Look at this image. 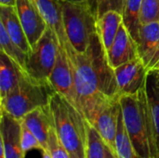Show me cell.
I'll list each match as a JSON object with an SVG mask.
<instances>
[{
	"label": "cell",
	"instance_id": "31",
	"mask_svg": "<svg viewBox=\"0 0 159 158\" xmlns=\"http://www.w3.org/2000/svg\"><path fill=\"white\" fill-rule=\"evenodd\" d=\"M43 153V155H42V158H52L51 157V155H50V153H49V151L48 150V151H44V152H42Z\"/></svg>",
	"mask_w": 159,
	"mask_h": 158
},
{
	"label": "cell",
	"instance_id": "23",
	"mask_svg": "<svg viewBox=\"0 0 159 158\" xmlns=\"http://www.w3.org/2000/svg\"><path fill=\"white\" fill-rule=\"evenodd\" d=\"M86 158H105L107 145L98 130L86 120Z\"/></svg>",
	"mask_w": 159,
	"mask_h": 158
},
{
	"label": "cell",
	"instance_id": "14",
	"mask_svg": "<svg viewBox=\"0 0 159 158\" xmlns=\"http://www.w3.org/2000/svg\"><path fill=\"white\" fill-rule=\"evenodd\" d=\"M106 55L108 62L113 69L139 58L138 44L124 23L121 24L115 41L106 52Z\"/></svg>",
	"mask_w": 159,
	"mask_h": 158
},
{
	"label": "cell",
	"instance_id": "21",
	"mask_svg": "<svg viewBox=\"0 0 159 158\" xmlns=\"http://www.w3.org/2000/svg\"><path fill=\"white\" fill-rule=\"evenodd\" d=\"M114 154L116 156V158H139L135 153L131 141L125 128L122 111L118 118Z\"/></svg>",
	"mask_w": 159,
	"mask_h": 158
},
{
	"label": "cell",
	"instance_id": "4",
	"mask_svg": "<svg viewBox=\"0 0 159 158\" xmlns=\"http://www.w3.org/2000/svg\"><path fill=\"white\" fill-rule=\"evenodd\" d=\"M64 30L73 49L84 53L97 34L96 7L90 4H75L61 0Z\"/></svg>",
	"mask_w": 159,
	"mask_h": 158
},
{
	"label": "cell",
	"instance_id": "25",
	"mask_svg": "<svg viewBox=\"0 0 159 158\" xmlns=\"http://www.w3.org/2000/svg\"><path fill=\"white\" fill-rule=\"evenodd\" d=\"M20 144L25 154L32 149H39L42 151V146L40 142L35 138V136L32 133V131L24 125L22 121H21V129H20Z\"/></svg>",
	"mask_w": 159,
	"mask_h": 158
},
{
	"label": "cell",
	"instance_id": "7",
	"mask_svg": "<svg viewBox=\"0 0 159 158\" xmlns=\"http://www.w3.org/2000/svg\"><path fill=\"white\" fill-rule=\"evenodd\" d=\"M60 50L55 32L48 26L46 32L28 54L26 72L38 81H49Z\"/></svg>",
	"mask_w": 159,
	"mask_h": 158
},
{
	"label": "cell",
	"instance_id": "1",
	"mask_svg": "<svg viewBox=\"0 0 159 158\" xmlns=\"http://www.w3.org/2000/svg\"><path fill=\"white\" fill-rule=\"evenodd\" d=\"M73 66L78 110L82 114L88 103L99 93L118 96L114 69L110 66L106 51L96 34L84 53L74 51L70 56Z\"/></svg>",
	"mask_w": 159,
	"mask_h": 158
},
{
	"label": "cell",
	"instance_id": "30",
	"mask_svg": "<svg viewBox=\"0 0 159 158\" xmlns=\"http://www.w3.org/2000/svg\"><path fill=\"white\" fill-rule=\"evenodd\" d=\"M105 158H116L115 154L113 153V151L108 146L106 148V156H105Z\"/></svg>",
	"mask_w": 159,
	"mask_h": 158
},
{
	"label": "cell",
	"instance_id": "2",
	"mask_svg": "<svg viewBox=\"0 0 159 158\" xmlns=\"http://www.w3.org/2000/svg\"><path fill=\"white\" fill-rule=\"evenodd\" d=\"M53 127L71 158H86L87 129L84 115L68 100L55 93L50 100Z\"/></svg>",
	"mask_w": 159,
	"mask_h": 158
},
{
	"label": "cell",
	"instance_id": "20",
	"mask_svg": "<svg viewBox=\"0 0 159 158\" xmlns=\"http://www.w3.org/2000/svg\"><path fill=\"white\" fill-rule=\"evenodd\" d=\"M143 0H125L123 7V23L129 30L131 36L138 43L140 30L142 27L141 10Z\"/></svg>",
	"mask_w": 159,
	"mask_h": 158
},
{
	"label": "cell",
	"instance_id": "27",
	"mask_svg": "<svg viewBox=\"0 0 159 158\" xmlns=\"http://www.w3.org/2000/svg\"><path fill=\"white\" fill-rule=\"evenodd\" d=\"M48 151L52 158H71L59 141L54 127L50 129L48 135Z\"/></svg>",
	"mask_w": 159,
	"mask_h": 158
},
{
	"label": "cell",
	"instance_id": "18",
	"mask_svg": "<svg viewBox=\"0 0 159 158\" xmlns=\"http://www.w3.org/2000/svg\"><path fill=\"white\" fill-rule=\"evenodd\" d=\"M0 25L5 28L10 38L26 54L32 51V47L20 21L15 7L0 6Z\"/></svg>",
	"mask_w": 159,
	"mask_h": 158
},
{
	"label": "cell",
	"instance_id": "17",
	"mask_svg": "<svg viewBox=\"0 0 159 158\" xmlns=\"http://www.w3.org/2000/svg\"><path fill=\"white\" fill-rule=\"evenodd\" d=\"M29 74L4 52L0 53V97L7 96Z\"/></svg>",
	"mask_w": 159,
	"mask_h": 158
},
{
	"label": "cell",
	"instance_id": "6",
	"mask_svg": "<svg viewBox=\"0 0 159 158\" xmlns=\"http://www.w3.org/2000/svg\"><path fill=\"white\" fill-rule=\"evenodd\" d=\"M118 96H108L104 93L96 95L84 108L82 115L93 126L106 145L115 151V142L117 130L121 105Z\"/></svg>",
	"mask_w": 159,
	"mask_h": 158
},
{
	"label": "cell",
	"instance_id": "28",
	"mask_svg": "<svg viewBox=\"0 0 159 158\" xmlns=\"http://www.w3.org/2000/svg\"><path fill=\"white\" fill-rule=\"evenodd\" d=\"M63 1H68L71 3H75V4H90L93 5L95 7V0H63Z\"/></svg>",
	"mask_w": 159,
	"mask_h": 158
},
{
	"label": "cell",
	"instance_id": "8",
	"mask_svg": "<svg viewBox=\"0 0 159 158\" xmlns=\"http://www.w3.org/2000/svg\"><path fill=\"white\" fill-rule=\"evenodd\" d=\"M49 83L57 93L78 109V96L73 66L66 51L61 47L55 66L49 76Z\"/></svg>",
	"mask_w": 159,
	"mask_h": 158
},
{
	"label": "cell",
	"instance_id": "15",
	"mask_svg": "<svg viewBox=\"0 0 159 158\" xmlns=\"http://www.w3.org/2000/svg\"><path fill=\"white\" fill-rule=\"evenodd\" d=\"M146 95L153 137V158H159V69L148 72Z\"/></svg>",
	"mask_w": 159,
	"mask_h": 158
},
{
	"label": "cell",
	"instance_id": "13",
	"mask_svg": "<svg viewBox=\"0 0 159 158\" xmlns=\"http://www.w3.org/2000/svg\"><path fill=\"white\" fill-rule=\"evenodd\" d=\"M15 7L20 21L33 48L46 32L48 24L31 0H16Z\"/></svg>",
	"mask_w": 159,
	"mask_h": 158
},
{
	"label": "cell",
	"instance_id": "5",
	"mask_svg": "<svg viewBox=\"0 0 159 158\" xmlns=\"http://www.w3.org/2000/svg\"><path fill=\"white\" fill-rule=\"evenodd\" d=\"M55 93L49 81H38L28 75L17 88L1 99V109L20 120L34 109L48 105Z\"/></svg>",
	"mask_w": 159,
	"mask_h": 158
},
{
	"label": "cell",
	"instance_id": "16",
	"mask_svg": "<svg viewBox=\"0 0 159 158\" xmlns=\"http://www.w3.org/2000/svg\"><path fill=\"white\" fill-rule=\"evenodd\" d=\"M20 120L38 140L42 146V152L48 151V135L53 128V118L49 104L34 109Z\"/></svg>",
	"mask_w": 159,
	"mask_h": 158
},
{
	"label": "cell",
	"instance_id": "29",
	"mask_svg": "<svg viewBox=\"0 0 159 158\" xmlns=\"http://www.w3.org/2000/svg\"><path fill=\"white\" fill-rule=\"evenodd\" d=\"M0 6L16 7V0H0Z\"/></svg>",
	"mask_w": 159,
	"mask_h": 158
},
{
	"label": "cell",
	"instance_id": "10",
	"mask_svg": "<svg viewBox=\"0 0 159 158\" xmlns=\"http://www.w3.org/2000/svg\"><path fill=\"white\" fill-rule=\"evenodd\" d=\"M21 121L1 109L0 141L5 158H24L25 153L20 144Z\"/></svg>",
	"mask_w": 159,
	"mask_h": 158
},
{
	"label": "cell",
	"instance_id": "12",
	"mask_svg": "<svg viewBox=\"0 0 159 158\" xmlns=\"http://www.w3.org/2000/svg\"><path fill=\"white\" fill-rule=\"evenodd\" d=\"M31 1L38 9L41 16L47 22L48 26L50 27L55 32L59 40L60 47L66 51L68 56H70L75 50L70 45L64 30L61 0H31Z\"/></svg>",
	"mask_w": 159,
	"mask_h": 158
},
{
	"label": "cell",
	"instance_id": "26",
	"mask_svg": "<svg viewBox=\"0 0 159 158\" xmlns=\"http://www.w3.org/2000/svg\"><path fill=\"white\" fill-rule=\"evenodd\" d=\"M125 0H95L97 18L108 11H117L122 14Z\"/></svg>",
	"mask_w": 159,
	"mask_h": 158
},
{
	"label": "cell",
	"instance_id": "11",
	"mask_svg": "<svg viewBox=\"0 0 159 158\" xmlns=\"http://www.w3.org/2000/svg\"><path fill=\"white\" fill-rule=\"evenodd\" d=\"M137 44L139 58L148 72L159 69V21L142 25Z\"/></svg>",
	"mask_w": 159,
	"mask_h": 158
},
{
	"label": "cell",
	"instance_id": "9",
	"mask_svg": "<svg viewBox=\"0 0 159 158\" xmlns=\"http://www.w3.org/2000/svg\"><path fill=\"white\" fill-rule=\"evenodd\" d=\"M114 72L119 97L136 94L146 87L148 70L140 58L116 67Z\"/></svg>",
	"mask_w": 159,
	"mask_h": 158
},
{
	"label": "cell",
	"instance_id": "22",
	"mask_svg": "<svg viewBox=\"0 0 159 158\" xmlns=\"http://www.w3.org/2000/svg\"><path fill=\"white\" fill-rule=\"evenodd\" d=\"M0 45L1 51L7 56L12 59L17 64H19L23 70L26 71V62L28 54H26L7 34L5 28L0 25ZM27 73V72H26Z\"/></svg>",
	"mask_w": 159,
	"mask_h": 158
},
{
	"label": "cell",
	"instance_id": "24",
	"mask_svg": "<svg viewBox=\"0 0 159 158\" xmlns=\"http://www.w3.org/2000/svg\"><path fill=\"white\" fill-rule=\"evenodd\" d=\"M141 21L142 24L159 21V0H143Z\"/></svg>",
	"mask_w": 159,
	"mask_h": 158
},
{
	"label": "cell",
	"instance_id": "19",
	"mask_svg": "<svg viewBox=\"0 0 159 158\" xmlns=\"http://www.w3.org/2000/svg\"><path fill=\"white\" fill-rule=\"evenodd\" d=\"M122 23L123 16L117 11H108L97 18V34L106 52L113 45Z\"/></svg>",
	"mask_w": 159,
	"mask_h": 158
},
{
	"label": "cell",
	"instance_id": "3",
	"mask_svg": "<svg viewBox=\"0 0 159 158\" xmlns=\"http://www.w3.org/2000/svg\"><path fill=\"white\" fill-rule=\"evenodd\" d=\"M125 128L139 158H153V137L146 88L119 98Z\"/></svg>",
	"mask_w": 159,
	"mask_h": 158
}]
</instances>
